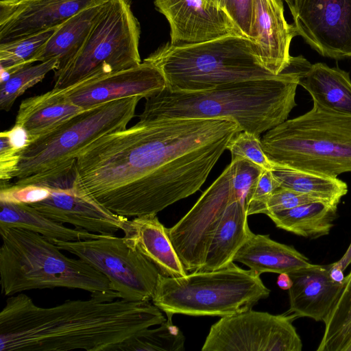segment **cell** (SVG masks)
<instances>
[{"instance_id": "cell-40", "label": "cell", "mask_w": 351, "mask_h": 351, "mask_svg": "<svg viewBox=\"0 0 351 351\" xmlns=\"http://www.w3.org/2000/svg\"><path fill=\"white\" fill-rule=\"evenodd\" d=\"M1 132L8 137L11 145L19 151L29 143L28 133L20 125L14 124L9 130Z\"/></svg>"}, {"instance_id": "cell-9", "label": "cell", "mask_w": 351, "mask_h": 351, "mask_svg": "<svg viewBox=\"0 0 351 351\" xmlns=\"http://www.w3.org/2000/svg\"><path fill=\"white\" fill-rule=\"evenodd\" d=\"M140 35L130 0H108L77 52L55 71L53 88L65 90L140 64Z\"/></svg>"}, {"instance_id": "cell-43", "label": "cell", "mask_w": 351, "mask_h": 351, "mask_svg": "<svg viewBox=\"0 0 351 351\" xmlns=\"http://www.w3.org/2000/svg\"><path fill=\"white\" fill-rule=\"evenodd\" d=\"M344 271L351 264V244L343 257L337 262H335Z\"/></svg>"}, {"instance_id": "cell-22", "label": "cell", "mask_w": 351, "mask_h": 351, "mask_svg": "<svg viewBox=\"0 0 351 351\" xmlns=\"http://www.w3.org/2000/svg\"><path fill=\"white\" fill-rule=\"evenodd\" d=\"M82 108L74 104L62 90L53 88L23 100L15 124L28 133L29 142L49 132Z\"/></svg>"}, {"instance_id": "cell-16", "label": "cell", "mask_w": 351, "mask_h": 351, "mask_svg": "<svg viewBox=\"0 0 351 351\" xmlns=\"http://www.w3.org/2000/svg\"><path fill=\"white\" fill-rule=\"evenodd\" d=\"M167 86L159 69L146 61L128 69L76 84L62 90L76 106L86 110L129 97L148 98Z\"/></svg>"}, {"instance_id": "cell-19", "label": "cell", "mask_w": 351, "mask_h": 351, "mask_svg": "<svg viewBox=\"0 0 351 351\" xmlns=\"http://www.w3.org/2000/svg\"><path fill=\"white\" fill-rule=\"evenodd\" d=\"M331 264L317 265L289 273L293 284L288 290L289 309L295 318L306 317L317 322L327 319L337 303L348 280L334 281Z\"/></svg>"}, {"instance_id": "cell-32", "label": "cell", "mask_w": 351, "mask_h": 351, "mask_svg": "<svg viewBox=\"0 0 351 351\" xmlns=\"http://www.w3.org/2000/svg\"><path fill=\"white\" fill-rule=\"evenodd\" d=\"M55 29L56 28L51 29L25 38L0 44L1 71L12 75L34 63L37 53Z\"/></svg>"}, {"instance_id": "cell-35", "label": "cell", "mask_w": 351, "mask_h": 351, "mask_svg": "<svg viewBox=\"0 0 351 351\" xmlns=\"http://www.w3.org/2000/svg\"><path fill=\"white\" fill-rule=\"evenodd\" d=\"M51 189L36 185L19 186L1 181L0 202L30 204L47 198Z\"/></svg>"}, {"instance_id": "cell-31", "label": "cell", "mask_w": 351, "mask_h": 351, "mask_svg": "<svg viewBox=\"0 0 351 351\" xmlns=\"http://www.w3.org/2000/svg\"><path fill=\"white\" fill-rule=\"evenodd\" d=\"M58 67V61L54 58L39 62L35 65H28L12 73L8 80L0 84L1 110L9 111L18 97Z\"/></svg>"}, {"instance_id": "cell-39", "label": "cell", "mask_w": 351, "mask_h": 351, "mask_svg": "<svg viewBox=\"0 0 351 351\" xmlns=\"http://www.w3.org/2000/svg\"><path fill=\"white\" fill-rule=\"evenodd\" d=\"M0 179L8 182L14 178L19 161V150L13 147L8 137L0 133Z\"/></svg>"}, {"instance_id": "cell-42", "label": "cell", "mask_w": 351, "mask_h": 351, "mask_svg": "<svg viewBox=\"0 0 351 351\" xmlns=\"http://www.w3.org/2000/svg\"><path fill=\"white\" fill-rule=\"evenodd\" d=\"M215 7L224 10L228 15L231 8L232 0H206Z\"/></svg>"}, {"instance_id": "cell-36", "label": "cell", "mask_w": 351, "mask_h": 351, "mask_svg": "<svg viewBox=\"0 0 351 351\" xmlns=\"http://www.w3.org/2000/svg\"><path fill=\"white\" fill-rule=\"evenodd\" d=\"M315 202L321 201L290 189L279 187L258 209L257 214L268 215L274 212Z\"/></svg>"}, {"instance_id": "cell-8", "label": "cell", "mask_w": 351, "mask_h": 351, "mask_svg": "<svg viewBox=\"0 0 351 351\" xmlns=\"http://www.w3.org/2000/svg\"><path fill=\"white\" fill-rule=\"evenodd\" d=\"M269 293L258 273L232 262L219 269L180 277L160 274L152 301L167 319L175 314L223 317L251 309Z\"/></svg>"}, {"instance_id": "cell-7", "label": "cell", "mask_w": 351, "mask_h": 351, "mask_svg": "<svg viewBox=\"0 0 351 351\" xmlns=\"http://www.w3.org/2000/svg\"><path fill=\"white\" fill-rule=\"evenodd\" d=\"M164 75L173 90L200 91L245 80L276 77L261 62L254 43L229 35L180 46L166 44L144 59Z\"/></svg>"}, {"instance_id": "cell-1", "label": "cell", "mask_w": 351, "mask_h": 351, "mask_svg": "<svg viewBox=\"0 0 351 351\" xmlns=\"http://www.w3.org/2000/svg\"><path fill=\"white\" fill-rule=\"evenodd\" d=\"M239 131L227 119L139 117L82 151L73 189L119 215H156L199 190Z\"/></svg>"}, {"instance_id": "cell-23", "label": "cell", "mask_w": 351, "mask_h": 351, "mask_svg": "<svg viewBox=\"0 0 351 351\" xmlns=\"http://www.w3.org/2000/svg\"><path fill=\"white\" fill-rule=\"evenodd\" d=\"M245 207L234 197L226 207L210 244L200 271H213L234 262L237 252L252 231Z\"/></svg>"}, {"instance_id": "cell-15", "label": "cell", "mask_w": 351, "mask_h": 351, "mask_svg": "<svg viewBox=\"0 0 351 351\" xmlns=\"http://www.w3.org/2000/svg\"><path fill=\"white\" fill-rule=\"evenodd\" d=\"M170 25V43L180 46L243 36L229 15L206 0H154Z\"/></svg>"}, {"instance_id": "cell-26", "label": "cell", "mask_w": 351, "mask_h": 351, "mask_svg": "<svg viewBox=\"0 0 351 351\" xmlns=\"http://www.w3.org/2000/svg\"><path fill=\"white\" fill-rule=\"evenodd\" d=\"M104 4L84 10L56 27L37 53L35 62L56 58V70L62 69L81 47Z\"/></svg>"}, {"instance_id": "cell-38", "label": "cell", "mask_w": 351, "mask_h": 351, "mask_svg": "<svg viewBox=\"0 0 351 351\" xmlns=\"http://www.w3.org/2000/svg\"><path fill=\"white\" fill-rule=\"evenodd\" d=\"M254 0H232L229 16L243 36L252 40Z\"/></svg>"}, {"instance_id": "cell-13", "label": "cell", "mask_w": 351, "mask_h": 351, "mask_svg": "<svg viewBox=\"0 0 351 351\" xmlns=\"http://www.w3.org/2000/svg\"><path fill=\"white\" fill-rule=\"evenodd\" d=\"M289 8L297 35L319 55L351 59V0H295Z\"/></svg>"}, {"instance_id": "cell-10", "label": "cell", "mask_w": 351, "mask_h": 351, "mask_svg": "<svg viewBox=\"0 0 351 351\" xmlns=\"http://www.w3.org/2000/svg\"><path fill=\"white\" fill-rule=\"evenodd\" d=\"M51 241L104 275L120 299L131 302L152 300L160 273L154 263L130 247L123 237L100 234L98 238L86 240Z\"/></svg>"}, {"instance_id": "cell-17", "label": "cell", "mask_w": 351, "mask_h": 351, "mask_svg": "<svg viewBox=\"0 0 351 351\" xmlns=\"http://www.w3.org/2000/svg\"><path fill=\"white\" fill-rule=\"evenodd\" d=\"M29 205L53 221L100 234H114L128 220L73 188L51 189L47 198Z\"/></svg>"}, {"instance_id": "cell-24", "label": "cell", "mask_w": 351, "mask_h": 351, "mask_svg": "<svg viewBox=\"0 0 351 351\" xmlns=\"http://www.w3.org/2000/svg\"><path fill=\"white\" fill-rule=\"evenodd\" d=\"M299 85L311 95L313 103L339 114L351 116V79L349 73L325 63L311 64Z\"/></svg>"}, {"instance_id": "cell-29", "label": "cell", "mask_w": 351, "mask_h": 351, "mask_svg": "<svg viewBox=\"0 0 351 351\" xmlns=\"http://www.w3.org/2000/svg\"><path fill=\"white\" fill-rule=\"evenodd\" d=\"M341 295L324 321L325 329L317 351H346L351 343V271Z\"/></svg>"}, {"instance_id": "cell-21", "label": "cell", "mask_w": 351, "mask_h": 351, "mask_svg": "<svg viewBox=\"0 0 351 351\" xmlns=\"http://www.w3.org/2000/svg\"><path fill=\"white\" fill-rule=\"evenodd\" d=\"M233 261L245 265L260 275L265 272L289 274L314 265L293 246L274 241L269 235L252 232Z\"/></svg>"}, {"instance_id": "cell-37", "label": "cell", "mask_w": 351, "mask_h": 351, "mask_svg": "<svg viewBox=\"0 0 351 351\" xmlns=\"http://www.w3.org/2000/svg\"><path fill=\"white\" fill-rule=\"evenodd\" d=\"M279 187L271 171L263 169L248 194L246 202L247 216L257 214L258 209Z\"/></svg>"}, {"instance_id": "cell-33", "label": "cell", "mask_w": 351, "mask_h": 351, "mask_svg": "<svg viewBox=\"0 0 351 351\" xmlns=\"http://www.w3.org/2000/svg\"><path fill=\"white\" fill-rule=\"evenodd\" d=\"M232 159L246 158L263 169L271 170L275 165L264 152L261 138L246 131L237 132L227 144Z\"/></svg>"}, {"instance_id": "cell-18", "label": "cell", "mask_w": 351, "mask_h": 351, "mask_svg": "<svg viewBox=\"0 0 351 351\" xmlns=\"http://www.w3.org/2000/svg\"><path fill=\"white\" fill-rule=\"evenodd\" d=\"M297 35L284 15L281 0H254L252 41L262 64L275 75L289 64L291 40Z\"/></svg>"}, {"instance_id": "cell-12", "label": "cell", "mask_w": 351, "mask_h": 351, "mask_svg": "<svg viewBox=\"0 0 351 351\" xmlns=\"http://www.w3.org/2000/svg\"><path fill=\"white\" fill-rule=\"evenodd\" d=\"M230 164L202 193L191 210L167 228L171 242L187 271H200L224 211L235 197Z\"/></svg>"}, {"instance_id": "cell-11", "label": "cell", "mask_w": 351, "mask_h": 351, "mask_svg": "<svg viewBox=\"0 0 351 351\" xmlns=\"http://www.w3.org/2000/svg\"><path fill=\"white\" fill-rule=\"evenodd\" d=\"M287 313L252 308L221 317L209 330L202 351H301L302 342Z\"/></svg>"}, {"instance_id": "cell-4", "label": "cell", "mask_w": 351, "mask_h": 351, "mask_svg": "<svg viewBox=\"0 0 351 351\" xmlns=\"http://www.w3.org/2000/svg\"><path fill=\"white\" fill-rule=\"evenodd\" d=\"M140 97H129L83 110L30 141L19 152L13 184L72 189L75 163L97 138L126 128Z\"/></svg>"}, {"instance_id": "cell-2", "label": "cell", "mask_w": 351, "mask_h": 351, "mask_svg": "<svg viewBox=\"0 0 351 351\" xmlns=\"http://www.w3.org/2000/svg\"><path fill=\"white\" fill-rule=\"evenodd\" d=\"M166 320L149 302L66 300L37 306L25 293L9 296L0 312V351H112Z\"/></svg>"}, {"instance_id": "cell-27", "label": "cell", "mask_w": 351, "mask_h": 351, "mask_svg": "<svg viewBox=\"0 0 351 351\" xmlns=\"http://www.w3.org/2000/svg\"><path fill=\"white\" fill-rule=\"evenodd\" d=\"M337 205L322 202L269 213L277 228L311 239L328 235L337 218Z\"/></svg>"}, {"instance_id": "cell-28", "label": "cell", "mask_w": 351, "mask_h": 351, "mask_svg": "<svg viewBox=\"0 0 351 351\" xmlns=\"http://www.w3.org/2000/svg\"><path fill=\"white\" fill-rule=\"evenodd\" d=\"M271 171L280 187L304 194L323 202L338 205L348 193L347 184L337 178L277 164Z\"/></svg>"}, {"instance_id": "cell-30", "label": "cell", "mask_w": 351, "mask_h": 351, "mask_svg": "<svg viewBox=\"0 0 351 351\" xmlns=\"http://www.w3.org/2000/svg\"><path fill=\"white\" fill-rule=\"evenodd\" d=\"M185 337L171 319L158 328L144 329L117 345L112 351H183Z\"/></svg>"}, {"instance_id": "cell-20", "label": "cell", "mask_w": 351, "mask_h": 351, "mask_svg": "<svg viewBox=\"0 0 351 351\" xmlns=\"http://www.w3.org/2000/svg\"><path fill=\"white\" fill-rule=\"evenodd\" d=\"M121 230L125 242L154 263L160 274L169 277L186 274L168 236L167 228L156 214L128 219Z\"/></svg>"}, {"instance_id": "cell-5", "label": "cell", "mask_w": 351, "mask_h": 351, "mask_svg": "<svg viewBox=\"0 0 351 351\" xmlns=\"http://www.w3.org/2000/svg\"><path fill=\"white\" fill-rule=\"evenodd\" d=\"M1 291L11 296L25 291L76 289L104 301L119 298L107 278L78 258L64 255L40 234L18 228L0 229Z\"/></svg>"}, {"instance_id": "cell-14", "label": "cell", "mask_w": 351, "mask_h": 351, "mask_svg": "<svg viewBox=\"0 0 351 351\" xmlns=\"http://www.w3.org/2000/svg\"><path fill=\"white\" fill-rule=\"evenodd\" d=\"M108 0H1L0 44L56 28L80 12Z\"/></svg>"}, {"instance_id": "cell-25", "label": "cell", "mask_w": 351, "mask_h": 351, "mask_svg": "<svg viewBox=\"0 0 351 351\" xmlns=\"http://www.w3.org/2000/svg\"><path fill=\"white\" fill-rule=\"evenodd\" d=\"M0 229L18 228L45 237L48 240L75 241L98 238L100 234L80 228H69L53 221L29 204L0 202Z\"/></svg>"}, {"instance_id": "cell-6", "label": "cell", "mask_w": 351, "mask_h": 351, "mask_svg": "<svg viewBox=\"0 0 351 351\" xmlns=\"http://www.w3.org/2000/svg\"><path fill=\"white\" fill-rule=\"evenodd\" d=\"M261 141L275 164L332 178L351 173V116L315 103L265 132Z\"/></svg>"}, {"instance_id": "cell-34", "label": "cell", "mask_w": 351, "mask_h": 351, "mask_svg": "<svg viewBox=\"0 0 351 351\" xmlns=\"http://www.w3.org/2000/svg\"><path fill=\"white\" fill-rule=\"evenodd\" d=\"M232 167V186L233 194L246 208L248 194L263 170L250 160L237 157L230 163Z\"/></svg>"}, {"instance_id": "cell-3", "label": "cell", "mask_w": 351, "mask_h": 351, "mask_svg": "<svg viewBox=\"0 0 351 351\" xmlns=\"http://www.w3.org/2000/svg\"><path fill=\"white\" fill-rule=\"evenodd\" d=\"M311 64L291 56L289 66L271 78L232 82L200 91L167 86L145 99L139 117L220 119L236 122L241 131L260 135L286 121L296 106V89Z\"/></svg>"}, {"instance_id": "cell-41", "label": "cell", "mask_w": 351, "mask_h": 351, "mask_svg": "<svg viewBox=\"0 0 351 351\" xmlns=\"http://www.w3.org/2000/svg\"><path fill=\"white\" fill-rule=\"evenodd\" d=\"M277 284L278 287L283 290H289L292 286L293 282L290 276L287 273L280 274Z\"/></svg>"}]
</instances>
